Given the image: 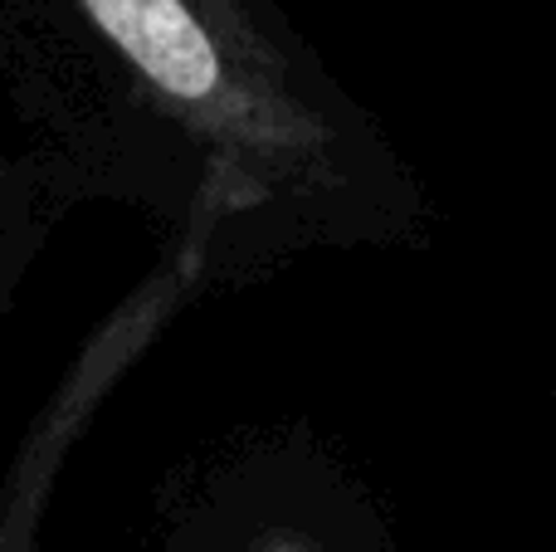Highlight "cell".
Masks as SVG:
<instances>
[{"mask_svg": "<svg viewBox=\"0 0 556 552\" xmlns=\"http://www.w3.org/2000/svg\"><path fill=\"white\" fill-rule=\"evenodd\" d=\"M84 20L195 127L220 142H293L264 117L278 98L225 0H74Z\"/></svg>", "mask_w": 556, "mask_h": 552, "instance_id": "cell-1", "label": "cell"}, {"mask_svg": "<svg viewBox=\"0 0 556 552\" xmlns=\"http://www.w3.org/2000/svg\"><path fill=\"white\" fill-rule=\"evenodd\" d=\"M254 552H317L307 538H298V534H269V538H260V548Z\"/></svg>", "mask_w": 556, "mask_h": 552, "instance_id": "cell-2", "label": "cell"}]
</instances>
